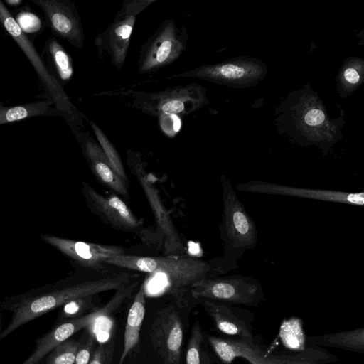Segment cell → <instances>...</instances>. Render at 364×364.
I'll use <instances>...</instances> for the list:
<instances>
[{
    "label": "cell",
    "mask_w": 364,
    "mask_h": 364,
    "mask_svg": "<svg viewBox=\"0 0 364 364\" xmlns=\"http://www.w3.org/2000/svg\"><path fill=\"white\" fill-rule=\"evenodd\" d=\"M83 193L91 212L105 223L117 230L136 235L142 232L143 221L135 216L118 195L112 193L103 196L87 183H84Z\"/></svg>",
    "instance_id": "13"
},
{
    "label": "cell",
    "mask_w": 364,
    "mask_h": 364,
    "mask_svg": "<svg viewBox=\"0 0 364 364\" xmlns=\"http://www.w3.org/2000/svg\"><path fill=\"white\" fill-rule=\"evenodd\" d=\"M238 191L255 193L279 195L306 199L362 206L364 193L304 188L261 181H251L236 185Z\"/></svg>",
    "instance_id": "14"
},
{
    "label": "cell",
    "mask_w": 364,
    "mask_h": 364,
    "mask_svg": "<svg viewBox=\"0 0 364 364\" xmlns=\"http://www.w3.org/2000/svg\"><path fill=\"white\" fill-rule=\"evenodd\" d=\"M204 342V336L198 321H196L191 329L188 340L186 364H201V349Z\"/></svg>",
    "instance_id": "27"
},
{
    "label": "cell",
    "mask_w": 364,
    "mask_h": 364,
    "mask_svg": "<svg viewBox=\"0 0 364 364\" xmlns=\"http://www.w3.org/2000/svg\"><path fill=\"white\" fill-rule=\"evenodd\" d=\"M41 58L62 87L71 80L73 75V59L55 37H50L46 41Z\"/></svg>",
    "instance_id": "20"
},
{
    "label": "cell",
    "mask_w": 364,
    "mask_h": 364,
    "mask_svg": "<svg viewBox=\"0 0 364 364\" xmlns=\"http://www.w3.org/2000/svg\"><path fill=\"white\" fill-rule=\"evenodd\" d=\"M183 341V323L173 306L156 313L151 328V341L164 364H180Z\"/></svg>",
    "instance_id": "11"
},
{
    "label": "cell",
    "mask_w": 364,
    "mask_h": 364,
    "mask_svg": "<svg viewBox=\"0 0 364 364\" xmlns=\"http://www.w3.org/2000/svg\"><path fill=\"white\" fill-rule=\"evenodd\" d=\"M321 102H309L306 97L304 100H299L296 105V111L291 109V123L295 124L297 129L310 132H329L332 127L336 128L335 124H331L330 119L325 112V107Z\"/></svg>",
    "instance_id": "19"
},
{
    "label": "cell",
    "mask_w": 364,
    "mask_h": 364,
    "mask_svg": "<svg viewBox=\"0 0 364 364\" xmlns=\"http://www.w3.org/2000/svg\"><path fill=\"white\" fill-rule=\"evenodd\" d=\"M267 71L262 62L243 57L217 64L203 65L170 77H193L225 86L242 87L255 85L264 77Z\"/></svg>",
    "instance_id": "9"
},
{
    "label": "cell",
    "mask_w": 364,
    "mask_h": 364,
    "mask_svg": "<svg viewBox=\"0 0 364 364\" xmlns=\"http://www.w3.org/2000/svg\"><path fill=\"white\" fill-rule=\"evenodd\" d=\"M156 1L157 0L124 1L113 20L94 41L97 57L107 60L120 70L127 57L137 16Z\"/></svg>",
    "instance_id": "6"
},
{
    "label": "cell",
    "mask_w": 364,
    "mask_h": 364,
    "mask_svg": "<svg viewBox=\"0 0 364 364\" xmlns=\"http://www.w3.org/2000/svg\"><path fill=\"white\" fill-rule=\"evenodd\" d=\"M0 24L16 43L30 61L55 109L68 122L76 136L83 127L85 115L71 102L57 79L50 73L32 41L16 23L14 17L0 1Z\"/></svg>",
    "instance_id": "4"
},
{
    "label": "cell",
    "mask_w": 364,
    "mask_h": 364,
    "mask_svg": "<svg viewBox=\"0 0 364 364\" xmlns=\"http://www.w3.org/2000/svg\"><path fill=\"white\" fill-rule=\"evenodd\" d=\"M5 3L8 6H19L22 3V1H21V0H6V1H5Z\"/></svg>",
    "instance_id": "33"
},
{
    "label": "cell",
    "mask_w": 364,
    "mask_h": 364,
    "mask_svg": "<svg viewBox=\"0 0 364 364\" xmlns=\"http://www.w3.org/2000/svg\"><path fill=\"white\" fill-rule=\"evenodd\" d=\"M42 11L53 34L71 46L82 49L85 34L82 23L74 2L69 0H32Z\"/></svg>",
    "instance_id": "12"
},
{
    "label": "cell",
    "mask_w": 364,
    "mask_h": 364,
    "mask_svg": "<svg viewBox=\"0 0 364 364\" xmlns=\"http://www.w3.org/2000/svg\"><path fill=\"white\" fill-rule=\"evenodd\" d=\"M53 102L43 100L29 103L4 106L0 102V125L50 113Z\"/></svg>",
    "instance_id": "22"
},
{
    "label": "cell",
    "mask_w": 364,
    "mask_h": 364,
    "mask_svg": "<svg viewBox=\"0 0 364 364\" xmlns=\"http://www.w3.org/2000/svg\"><path fill=\"white\" fill-rule=\"evenodd\" d=\"M105 264L146 274L143 279L146 296L168 295L183 301L195 283L215 276L210 262L186 254L148 257L132 255L113 256Z\"/></svg>",
    "instance_id": "1"
},
{
    "label": "cell",
    "mask_w": 364,
    "mask_h": 364,
    "mask_svg": "<svg viewBox=\"0 0 364 364\" xmlns=\"http://www.w3.org/2000/svg\"><path fill=\"white\" fill-rule=\"evenodd\" d=\"M139 276L134 272L109 266L104 270H90L85 279L65 287L22 301L15 307L10 322L0 333V341L26 323L68 301L107 291H117Z\"/></svg>",
    "instance_id": "2"
},
{
    "label": "cell",
    "mask_w": 364,
    "mask_h": 364,
    "mask_svg": "<svg viewBox=\"0 0 364 364\" xmlns=\"http://www.w3.org/2000/svg\"><path fill=\"white\" fill-rule=\"evenodd\" d=\"M80 344V341L74 339L64 341L47 355L46 364H75Z\"/></svg>",
    "instance_id": "26"
},
{
    "label": "cell",
    "mask_w": 364,
    "mask_h": 364,
    "mask_svg": "<svg viewBox=\"0 0 364 364\" xmlns=\"http://www.w3.org/2000/svg\"><path fill=\"white\" fill-rule=\"evenodd\" d=\"M188 32L173 19L160 23L141 47L137 70L144 75L156 72L176 61L185 51Z\"/></svg>",
    "instance_id": "8"
},
{
    "label": "cell",
    "mask_w": 364,
    "mask_h": 364,
    "mask_svg": "<svg viewBox=\"0 0 364 364\" xmlns=\"http://www.w3.org/2000/svg\"><path fill=\"white\" fill-rule=\"evenodd\" d=\"M75 136L95 177L117 195L128 200L129 183L113 171L98 143L87 132H80Z\"/></svg>",
    "instance_id": "17"
},
{
    "label": "cell",
    "mask_w": 364,
    "mask_h": 364,
    "mask_svg": "<svg viewBox=\"0 0 364 364\" xmlns=\"http://www.w3.org/2000/svg\"><path fill=\"white\" fill-rule=\"evenodd\" d=\"M308 346L330 347L364 353V328L306 337Z\"/></svg>",
    "instance_id": "21"
},
{
    "label": "cell",
    "mask_w": 364,
    "mask_h": 364,
    "mask_svg": "<svg viewBox=\"0 0 364 364\" xmlns=\"http://www.w3.org/2000/svg\"><path fill=\"white\" fill-rule=\"evenodd\" d=\"M95 295L72 300L63 305L62 317L66 320L75 318V316L80 315L88 309H96L95 304ZM65 320V321H66Z\"/></svg>",
    "instance_id": "28"
},
{
    "label": "cell",
    "mask_w": 364,
    "mask_h": 364,
    "mask_svg": "<svg viewBox=\"0 0 364 364\" xmlns=\"http://www.w3.org/2000/svg\"><path fill=\"white\" fill-rule=\"evenodd\" d=\"M114 344V342L112 341L95 347L89 364H112Z\"/></svg>",
    "instance_id": "29"
},
{
    "label": "cell",
    "mask_w": 364,
    "mask_h": 364,
    "mask_svg": "<svg viewBox=\"0 0 364 364\" xmlns=\"http://www.w3.org/2000/svg\"><path fill=\"white\" fill-rule=\"evenodd\" d=\"M127 161L130 171L136 177L141 186L152 210L156 225L161 232L162 237L164 239L166 254H184V246L179 238V235L168 212L162 203L157 190L150 179L151 175L146 172L144 168L141 154L138 151L128 150L127 152Z\"/></svg>",
    "instance_id": "10"
},
{
    "label": "cell",
    "mask_w": 364,
    "mask_h": 364,
    "mask_svg": "<svg viewBox=\"0 0 364 364\" xmlns=\"http://www.w3.org/2000/svg\"><path fill=\"white\" fill-rule=\"evenodd\" d=\"M89 123L111 168L122 180L129 183L124 164L116 148L95 122L89 121Z\"/></svg>",
    "instance_id": "23"
},
{
    "label": "cell",
    "mask_w": 364,
    "mask_h": 364,
    "mask_svg": "<svg viewBox=\"0 0 364 364\" xmlns=\"http://www.w3.org/2000/svg\"><path fill=\"white\" fill-rule=\"evenodd\" d=\"M146 296L142 279L127 316L123 350L118 364H124L127 356L139 344L141 327L146 312Z\"/></svg>",
    "instance_id": "18"
},
{
    "label": "cell",
    "mask_w": 364,
    "mask_h": 364,
    "mask_svg": "<svg viewBox=\"0 0 364 364\" xmlns=\"http://www.w3.org/2000/svg\"><path fill=\"white\" fill-rule=\"evenodd\" d=\"M16 23L25 33H33L38 31L41 28V21L35 14L24 11L21 12L18 17L14 18Z\"/></svg>",
    "instance_id": "31"
},
{
    "label": "cell",
    "mask_w": 364,
    "mask_h": 364,
    "mask_svg": "<svg viewBox=\"0 0 364 364\" xmlns=\"http://www.w3.org/2000/svg\"><path fill=\"white\" fill-rule=\"evenodd\" d=\"M359 59L343 65L341 73L338 76V85L341 87L342 94L352 93L363 82V62Z\"/></svg>",
    "instance_id": "25"
},
{
    "label": "cell",
    "mask_w": 364,
    "mask_h": 364,
    "mask_svg": "<svg viewBox=\"0 0 364 364\" xmlns=\"http://www.w3.org/2000/svg\"><path fill=\"white\" fill-rule=\"evenodd\" d=\"M223 215L219 228L224 254L210 261L217 275L225 274L237 268V261L247 250L257 243V230L251 216L238 199L231 181L221 176Z\"/></svg>",
    "instance_id": "3"
},
{
    "label": "cell",
    "mask_w": 364,
    "mask_h": 364,
    "mask_svg": "<svg viewBox=\"0 0 364 364\" xmlns=\"http://www.w3.org/2000/svg\"><path fill=\"white\" fill-rule=\"evenodd\" d=\"M95 343L96 336L95 333L89 332L86 341L83 343L81 342L76 354L75 364H89L95 348Z\"/></svg>",
    "instance_id": "30"
},
{
    "label": "cell",
    "mask_w": 364,
    "mask_h": 364,
    "mask_svg": "<svg viewBox=\"0 0 364 364\" xmlns=\"http://www.w3.org/2000/svg\"><path fill=\"white\" fill-rule=\"evenodd\" d=\"M213 320L216 329L232 339L255 342L253 312L235 305L207 299L196 301Z\"/></svg>",
    "instance_id": "15"
},
{
    "label": "cell",
    "mask_w": 364,
    "mask_h": 364,
    "mask_svg": "<svg viewBox=\"0 0 364 364\" xmlns=\"http://www.w3.org/2000/svg\"><path fill=\"white\" fill-rule=\"evenodd\" d=\"M41 237L85 269L104 270L109 267L105 264L107 259L126 254L122 246L95 244L47 235Z\"/></svg>",
    "instance_id": "16"
},
{
    "label": "cell",
    "mask_w": 364,
    "mask_h": 364,
    "mask_svg": "<svg viewBox=\"0 0 364 364\" xmlns=\"http://www.w3.org/2000/svg\"><path fill=\"white\" fill-rule=\"evenodd\" d=\"M338 360L335 355L323 348L307 346L293 353L292 357L284 364H331Z\"/></svg>",
    "instance_id": "24"
},
{
    "label": "cell",
    "mask_w": 364,
    "mask_h": 364,
    "mask_svg": "<svg viewBox=\"0 0 364 364\" xmlns=\"http://www.w3.org/2000/svg\"><path fill=\"white\" fill-rule=\"evenodd\" d=\"M191 296L197 301L207 299L235 306L257 307L265 300L260 282L249 275L215 276L192 285Z\"/></svg>",
    "instance_id": "7"
},
{
    "label": "cell",
    "mask_w": 364,
    "mask_h": 364,
    "mask_svg": "<svg viewBox=\"0 0 364 364\" xmlns=\"http://www.w3.org/2000/svg\"><path fill=\"white\" fill-rule=\"evenodd\" d=\"M201 364H213L211 357L208 349L206 348H203V346L201 349Z\"/></svg>",
    "instance_id": "32"
},
{
    "label": "cell",
    "mask_w": 364,
    "mask_h": 364,
    "mask_svg": "<svg viewBox=\"0 0 364 364\" xmlns=\"http://www.w3.org/2000/svg\"><path fill=\"white\" fill-rule=\"evenodd\" d=\"M117 91L130 107L156 117L188 115L208 103L205 90L194 82L156 92Z\"/></svg>",
    "instance_id": "5"
}]
</instances>
